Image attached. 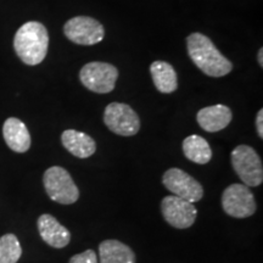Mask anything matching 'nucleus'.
I'll return each instance as SVG.
<instances>
[{"label":"nucleus","mask_w":263,"mask_h":263,"mask_svg":"<svg viewBox=\"0 0 263 263\" xmlns=\"http://www.w3.org/2000/svg\"><path fill=\"white\" fill-rule=\"evenodd\" d=\"M188 54L196 67L210 77H223L233 70L228 59L219 52L212 41L201 33H193L186 38Z\"/></svg>","instance_id":"1"},{"label":"nucleus","mask_w":263,"mask_h":263,"mask_svg":"<svg viewBox=\"0 0 263 263\" xmlns=\"http://www.w3.org/2000/svg\"><path fill=\"white\" fill-rule=\"evenodd\" d=\"M14 48L20 60L24 64L28 66L39 65L48 54V29L41 22H26L16 32Z\"/></svg>","instance_id":"2"},{"label":"nucleus","mask_w":263,"mask_h":263,"mask_svg":"<svg viewBox=\"0 0 263 263\" xmlns=\"http://www.w3.org/2000/svg\"><path fill=\"white\" fill-rule=\"evenodd\" d=\"M43 183L45 192L52 201L61 205H71L80 199V189L74 184L71 174L62 167L52 166L45 171Z\"/></svg>","instance_id":"3"},{"label":"nucleus","mask_w":263,"mask_h":263,"mask_svg":"<svg viewBox=\"0 0 263 263\" xmlns=\"http://www.w3.org/2000/svg\"><path fill=\"white\" fill-rule=\"evenodd\" d=\"M232 164L245 185H261L263 182L262 160L254 147L249 145L236 146L232 151Z\"/></svg>","instance_id":"4"},{"label":"nucleus","mask_w":263,"mask_h":263,"mask_svg":"<svg viewBox=\"0 0 263 263\" xmlns=\"http://www.w3.org/2000/svg\"><path fill=\"white\" fill-rule=\"evenodd\" d=\"M118 70L106 62H89L82 67L80 80L87 89L98 94H107L115 89Z\"/></svg>","instance_id":"5"},{"label":"nucleus","mask_w":263,"mask_h":263,"mask_svg":"<svg viewBox=\"0 0 263 263\" xmlns=\"http://www.w3.org/2000/svg\"><path fill=\"white\" fill-rule=\"evenodd\" d=\"M104 122L112 133L132 137L140 129V120L136 111L127 104L111 103L104 112Z\"/></svg>","instance_id":"6"},{"label":"nucleus","mask_w":263,"mask_h":263,"mask_svg":"<svg viewBox=\"0 0 263 263\" xmlns=\"http://www.w3.org/2000/svg\"><path fill=\"white\" fill-rule=\"evenodd\" d=\"M222 206L227 215L234 218H248L256 212L255 196L245 184L229 185L223 192Z\"/></svg>","instance_id":"7"},{"label":"nucleus","mask_w":263,"mask_h":263,"mask_svg":"<svg viewBox=\"0 0 263 263\" xmlns=\"http://www.w3.org/2000/svg\"><path fill=\"white\" fill-rule=\"evenodd\" d=\"M65 35L80 45H95L105 37V29L98 20L88 16L70 18L64 26Z\"/></svg>","instance_id":"8"},{"label":"nucleus","mask_w":263,"mask_h":263,"mask_svg":"<svg viewBox=\"0 0 263 263\" xmlns=\"http://www.w3.org/2000/svg\"><path fill=\"white\" fill-rule=\"evenodd\" d=\"M162 183L167 190L189 202H197L202 199V185L194 177L180 168L166 171L162 177Z\"/></svg>","instance_id":"9"},{"label":"nucleus","mask_w":263,"mask_h":263,"mask_svg":"<svg viewBox=\"0 0 263 263\" xmlns=\"http://www.w3.org/2000/svg\"><path fill=\"white\" fill-rule=\"evenodd\" d=\"M161 211L166 222L177 229L192 227L197 216V210L193 202L174 195L164 197L161 202Z\"/></svg>","instance_id":"10"},{"label":"nucleus","mask_w":263,"mask_h":263,"mask_svg":"<svg viewBox=\"0 0 263 263\" xmlns=\"http://www.w3.org/2000/svg\"><path fill=\"white\" fill-rule=\"evenodd\" d=\"M37 226L42 239L51 248L62 249L70 244L71 233L51 215H42L38 218Z\"/></svg>","instance_id":"11"},{"label":"nucleus","mask_w":263,"mask_h":263,"mask_svg":"<svg viewBox=\"0 0 263 263\" xmlns=\"http://www.w3.org/2000/svg\"><path fill=\"white\" fill-rule=\"evenodd\" d=\"M232 111L226 105H213L203 107L197 112L196 120L199 126L209 133H216L224 129L232 122Z\"/></svg>","instance_id":"12"},{"label":"nucleus","mask_w":263,"mask_h":263,"mask_svg":"<svg viewBox=\"0 0 263 263\" xmlns=\"http://www.w3.org/2000/svg\"><path fill=\"white\" fill-rule=\"evenodd\" d=\"M3 137L10 149L15 153L24 154L31 147V134L21 120L10 117L3 126Z\"/></svg>","instance_id":"13"},{"label":"nucleus","mask_w":263,"mask_h":263,"mask_svg":"<svg viewBox=\"0 0 263 263\" xmlns=\"http://www.w3.org/2000/svg\"><path fill=\"white\" fill-rule=\"evenodd\" d=\"M61 143L68 153L78 159H88L97 150L93 138L74 129L65 130L61 134Z\"/></svg>","instance_id":"14"},{"label":"nucleus","mask_w":263,"mask_h":263,"mask_svg":"<svg viewBox=\"0 0 263 263\" xmlns=\"http://www.w3.org/2000/svg\"><path fill=\"white\" fill-rule=\"evenodd\" d=\"M100 263H136V255L129 246L118 240H105L99 245Z\"/></svg>","instance_id":"15"},{"label":"nucleus","mask_w":263,"mask_h":263,"mask_svg":"<svg viewBox=\"0 0 263 263\" xmlns=\"http://www.w3.org/2000/svg\"><path fill=\"white\" fill-rule=\"evenodd\" d=\"M150 73L156 89L163 94H171L178 88V77L172 65L166 61H155L150 66Z\"/></svg>","instance_id":"16"},{"label":"nucleus","mask_w":263,"mask_h":263,"mask_svg":"<svg viewBox=\"0 0 263 263\" xmlns=\"http://www.w3.org/2000/svg\"><path fill=\"white\" fill-rule=\"evenodd\" d=\"M183 153L188 160L197 164H206L212 159V150L205 138L196 136L186 137L183 141Z\"/></svg>","instance_id":"17"},{"label":"nucleus","mask_w":263,"mask_h":263,"mask_svg":"<svg viewBox=\"0 0 263 263\" xmlns=\"http://www.w3.org/2000/svg\"><path fill=\"white\" fill-rule=\"evenodd\" d=\"M22 248L15 234H5L0 238V263H17Z\"/></svg>","instance_id":"18"},{"label":"nucleus","mask_w":263,"mask_h":263,"mask_svg":"<svg viewBox=\"0 0 263 263\" xmlns=\"http://www.w3.org/2000/svg\"><path fill=\"white\" fill-rule=\"evenodd\" d=\"M70 263H99L98 256L93 250H87V251L81 252L72 256L70 259Z\"/></svg>","instance_id":"19"},{"label":"nucleus","mask_w":263,"mask_h":263,"mask_svg":"<svg viewBox=\"0 0 263 263\" xmlns=\"http://www.w3.org/2000/svg\"><path fill=\"white\" fill-rule=\"evenodd\" d=\"M256 129H257V134L259 138H263V110L258 111L257 117H256Z\"/></svg>","instance_id":"20"},{"label":"nucleus","mask_w":263,"mask_h":263,"mask_svg":"<svg viewBox=\"0 0 263 263\" xmlns=\"http://www.w3.org/2000/svg\"><path fill=\"white\" fill-rule=\"evenodd\" d=\"M257 60H258V64H259V66H263V49L261 48L259 49V51H258V58H257Z\"/></svg>","instance_id":"21"}]
</instances>
